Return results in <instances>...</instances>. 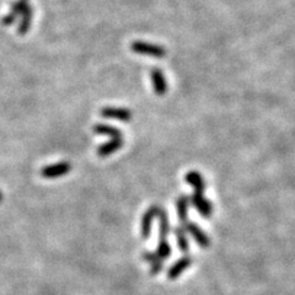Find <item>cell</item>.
<instances>
[{
	"label": "cell",
	"mask_w": 295,
	"mask_h": 295,
	"mask_svg": "<svg viewBox=\"0 0 295 295\" xmlns=\"http://www.w3.org/2000/svg\"><path fill=\"white\" fill-rule=\"evenodd\" d=\"M21 15H23V17H21L20 24H19L17 33L19 34H26L27 31H29L30 27H31V23H32V15H33L32 6L31 5L27 6V8L25 9Z\"/></svg>",
	"instance_id": "cell-12"
},
{
	"label": "cell",
	"mask_w": 295,
	"mask_h": 295,
	"mask_svg": "<svg viewBox=\"0 0 295 295\" xmlns=\"http://www.w3.org/2000/svg\"><path fill=\"white\" fill-rule=\"evenodd\" d=\"M158 219H159V234H160V238H168L169 233H170V220H169V215L168 213L165 212L164 209H160L159 214H158Z\"/></svg>",
	"instance_id": "cell-15"
},
{
	"label": "cell",
	"mask_w": 295,
	"mask_h": 295,
	"mask_svg": "<svg viewBox=\"0 0 295 295\" xmlns=\"http://www.w3.org/2000/svg\"><path fill=\"white\" fill-rule=\"evenodd\" d=\"M123 145V138H111V139L108 140V142L103 143L97 148L96 153L97 155L101 156V158H105V156H108L111 155V154H114L119 150Z\"/></svg>",
	"instance_id": "cell-9"
},
{
	"label": "cell",
	"mask_w": 295,
	"mask_h": 295,
	"mask_svg": "<svg viewBox=\"0 0 295 295\" xmlns=\"http://www.w3.org/2000/svg\"><path fill=\"white\" fill-rule=\"evenodd\" d=\"M182 227L186 229L187 233L191 234V236L196 240V243L198 244L202 249H208V247L210 246L209 236L198 227V225L194 224V223L187 222V223H185V224H182Z\"/></svg>",
	"instance_id": "cell-4"
},
{
	"label": "cell",
	"mask_w": 295,
	"mask_h": 295,
	"mask_svg": "<svg viewBox=\"0 0 295 295\" xmlns=\"http://www.w3.org/2000/svg\"><path fill=\"white\" fill-rule=\"evenodd\" d=\"M16 19H17L16 16H14V15L9 12L8 15H5V16L3 17V25H5V26H10V25H12L15 21H16Z\"/></svg>",
	"instance_id": "cell-20"
},
{
	"label": "cell",
	"mask_w": 295,
	"mask_h": 295,
	"mask_svg": "<svg viewBox=\"0 0 295 295\" xmlns=\"http://www.w3.org/2000/svg\"><path fill=\"white\" fill-rule=\"evenodd\" d=\"M185 180H186L187 183H190L191 186L194 188V192H199L203 193L207 188L206 181L203 180L202 175L197 171H190L188 174L185 176Z\"/></svg>",
	"instance_id": "cell-10"
},
{
	"label": "cell",
	"mask_w": 295,
	"mask_h": 295,
	"mask_svg": "<svg viewBox=\"0 0 295 295\" xmlns=\"http://www.w3.org/2000/svg\"><path fill=\"white\" fill-rule=\"evenodd\" d=\"M162 268H164V265H162V261H159V262H155L152 265V268H150V273L152 274H158L162 271Z\"/></svg>",
	"instance_id": "cell-19"
},
{
	"label": "cell",
	"mask_w": 295,
	"mask_h": 295,
	"mask_svg": "<svg viewBox=\"0 0 295 295\" xmlns=\"http://www.w3.org/2000/svg\"><path fill=\"white\" fill-rule=\"evenodd\" d=\"M174 233L175 236H176L178 249H180L182 252L187 253L188 251H190V241H188L186 229L180 225V227H176L174 229Z\"/></svg>",
	"instance_id": "cell-14"
},
{
	"label": "cell",
	"mask_w": 295,
	"mask_h": 295,
	"mask_svg": "<svg viewBox=\"0 0 295 295\" xmlns=\"http://www.w3.org/2000/svg\"><path fill=\"white\" fill-rule=\"evenodd\" d=\"M101 116L107 119H116L121 122H130L132 119V112L128 108L122 107H103Z\"/></svg>",
	"instance_id": "cell-6"
},
{
	"label": "cell",
	"mask_w": 295,
	"mask_h": 295,
	"mask_svg": "<svg viewBox=\"0 0 295 295\" xmlns=\"http://www.w3.org/2000/svg\"><path fill=\"white\" fill-rule=\"evenodd\" d=\"M143 260L146 262H150L152 265L155 262L161 261V260H160L159 257L156 256L155 252H143Z\"/></svg>",
	"instance_id": "cell-18"
},
{
	"label": "cell",
	"mask_w": 295,
	"mask_h": 295,
	"mask_svg": "<svg viewBox=\"0 0 295 295\" xmlns=\"http://www.w3.org/2000/svg\"><path fill=\"white\" fill-rule=\"evenodd\" d=\"M190 202L192 203V206L199 212V214L203 218H210V215L213 214V205L210 203L206 197H203V193L194 192L192 196L190 197Z\"/></svg>",
	"instance_id": "cell-3"
},
{
	"label": "cell",
	"mask_w": 295,
	"mask_h": 295,
	"mask_svg": "<svg viewBox=\"0 0 295 295\" xmlns=\"http://www.w3.org/2000/svg\"><path fill=\"white\" fill-rule=\"evenodd\" d=\"M71 171V164L67 161H61L57 164L47 165L41 170V175L42 177L47 178V180H52V178H58L67 175L68 172Z\"/></svg>",
	"instance_id": "cell-2"
},
{
	"label": "cell",
	"mask_w": 295,
	"mask_h": 295,
	"mask_svg": "<svg viewBox=\"0 0 295 295\" xmlns=\"http://www.w3.org/2000/svg\"><path fill=\"white\" fill-rule=\"evenodd\" d=\"M29 6V3H27V0H17V2H15L14 4L11 6V10H10V14L14 15V16H19L20 14H23V11L25 9Z\"/></svg>",
	"instance_id": "cell-17"
},
{
	"label": "cell",
	"mask_w": 295,
	"mask_h": 295,
	"mask_svg": "<svg viewBox=\"0 0 295 295\" xmlns=\"http://www.w3.org/2000/svg\"><path fill=\"white\" fill-rule=\"evenodd\" d=\"M3 202V193H2V191H0V203Z\"/></svg>",
	"instance_id": "cell-21"
},
{
	"label": "cell",
	"mask_w": 295,
	"mask_h": 295,
	"mask_svg": "<svg viewBox=\"0 0 295 295\" xmlns=\"http://www.w3.org/2000/svg\"><path fill=\"white\" fill-rule=\"evenodd\" d=\"M161 209V207L154 205L150 207L149 209L144 213L143 218H142V237L144 240L150 237V233H152V225L153 220L155 218H158V214Z\"/></svg>",
	"instance_id": "cell-5"
},
{
	"label": "cell",
	"mask_w": 295,
	"mask_h": 295,
	"mask_svg": "<svg viewBox=\"0 0 295 295\" xmlns=\"http://www.w3.org/2000/svg\"><path fill=\"white\" fill-rule=\"evenodd\" d=\"M132 51L138 54H144V56H150V57L155 58H162L165 57L166 49L162 46L159 45H153V43H146V42H140V41H136L131 45Z\"/></svg>",
	"instance_id": "cell-1"
},
{
	"label": "cell",
	"mask_w": 295,
	"mask_h": 295,
	"mask_svg": "<svg viewBox=\"0 0 295 295\" xmlns=\"http://www.w3.org/2000/svg\"><path fill=\"white\" fill-rule=\"evenodd\" d=\"M171 246H170V244H169V241H168V238H160V241H159V244H158V249H156L155 251V253H156V256L159 257L160 260H166V259H169V257L171 256Z\"/></svg>",
	"instance_id": "cell-16"
},
{
	"label": "cell",
	"mask_w": 295,
	"mask_h": 295,
	"mask_svg": "<svg viewBox=\"0 0 295 295\" xmlns=\"http://www.w3.org/2000/svg\"><path fill=\"white\" fill-rule=\"evenodd\" d=\"M190 197L182 194L176 200V210L181 225L188 222V208H190Z\"/></svg>",
	"instance_id": "cell-11"
},
{
	"label": "cell",
	"mask_w": 295,
	"mask_h": 295,
	"mask_svg": "<svg viewBox=\"0 0 295 295\" xmlns=\"http://www.w3.org/2000/svg\"><path fill=\"white\" fill-rule=\"evenodd\" d=\"M150 77H152L154 93L159 96L165 95L166 91H168V83H166L164 73H162L159 68H153Z\"/></svg>",
	"instance_id": "cell-8"
},
{
	"label": "cell",
	"mask_w": 295,
	"mask_h": 295,
	"mask_svg": "<svg viewBox=\"0 0 295 295\" xmlns=\"http://www.w3.org/2000/svg\"><path fill=\"white\" fill-rule=\"evenodd\" d=\"M94 132L96 134H102V136H108L109 138H123L122 132L114 125L99 123L94 125Z\"/></svg>",
	"instance_id": "cell-13"
},
{
	"label": "cell",
	"mask_w": 295,
	"mask_h": 295,
	"mask_svg": "<svg viewBox=\"0 0 295 295\" xmlns=\"http://www.w3.org/2000/svg\"><path fill=\"white\" fill-rule=\"evenodd\" d=\"M193 260L191 256H183L182 259L178 260L170 267V269L168 271V278L170 281H175L177 279L180 275L186 271L187 268H190L191 265H192Z\"/></svg>",
	"instance_id": "cell-7"
}]
</instances>
